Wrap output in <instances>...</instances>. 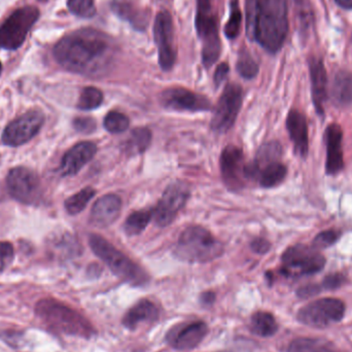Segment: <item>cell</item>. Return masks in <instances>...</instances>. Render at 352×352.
<instances>
[{"mask_svg": "<svg viewBox=\"0 0 352 352\" xmlns=\"http://www.w3.org/2000/svg\"><path fill=\"white\" fill-rule=\"evenodd\" d=\"M116 47L102 31L82 28L60 39L54 47L56 61L68 72L94 76L104 72L113 61Z\"/></svg>", "mask_w": 352, "mask_h": 352, "instance_id": "6da1fadb", "label": "cell"}, {"mask_svg": "<svg viewBox=\"0 0 352 352\" xmlns=\"http://www.w3.org/2000/svg\"><path fill=\"white\" fill-rule=\"evenodd\" d=\"M245 16L248 39L277 53L289 33L287 0H246Z\"/></svg>", "mask_w": 352, "mask_h": 352, "instance_id": "7a4b0ae2", "label": "cell"}, {"mask_svg": "<svg viewBox=\"0 0 352 352\" xmlns=\"http://www.w3.org/2000/svg\"><path fill=\"white\" fill-rule=\"evenodd\" d=\"M35 314L50 330L55 332L84 338L94 335V328L84 316L55 300L39 301L35 306Z\"/></svg>", "mask_w": 352, "mask_h": 352, "instance_id": "3957f363", "label": "cell"}, {"mask_svg": "<svg viewBox=\"0 0 352 352\" xmlns=\"http://www.w3.org/2000/svg\"><path fill=\"white\" fill-rule=\"evenodd\" d=\"M223 245L204 228H186L178 238L175 256L188 263H207L223 254Z\"/></svg>", "mask_w": 352, "mask_h": 352, "instance_id": "277c9868", "label": "cell"}, {"mask_svg": "<svg viewBox=\"0 0 352 352\" xmlns=\"http://www.w3.org/2000/svg\"><path fill=\"white\" fill-rule=\"evenodd\" d=\"M89 244L93 252L122 280L134 287H142L148 283V276L144 270L104 238L91 235Z\"/></svg>", "mask_w": 352, "mask_h": 352, "instance_id": "5b68a950", "label": "cell"}, {"mask_svg": "<svg viewBox=\"0 0 352 352\" xmlns=\"http://www.w3.org/2000/svg\"><path fill=\"white\" fill-rule=\"evenodd\" d=\"M197 34L202 41V63L205 68H210L219 58L221 52L217 16L212 10L211 0H197Z\"/></svg>", "mask_w": 352, "mask_h": 352, "instance_id": "8992f818", "label": "cell"}, {"mask_svg": "<svg viewBox=\"0 0 352 352\" xmlns=\"http://www.w3.org/2000/svg\"><path fill=\"white\" fill-rule=\"evenodd\" d=\"M38 18L39 10L34 6L14 10L0 26V47L8 51L19 49Z\"/></svg>", "mask_w": 352, "mask_h": 352, "instance_id": "52a82bcc", "label": "cell"}, {"mask_svg": "<svg viewBox=\"0 0 352 352\" xmlns=\"http://www.w3.org/2000/svg\"><path fill=\"white\" fill-rule=\"evenodd\" d=\"M318 250L304 244L291 246L283 254L281 272L285 276L298 277L320 272L326 265V258Z\"/></svg>", "mask_w": 352, "mask_h": 352, "instance_id": "ba28073f", "label": "cell"}, {"mask_svg": "<svg viewBox=\"0 0 352 352\" xmlns=\"http://www.w3.org/2000/svg\"><path fill=\"white\" fill-rule=\"evenodd\" d=\"M345 305L341 300L324 298L316 300L298 312V320L312 328L322 329L342 320Z\"/></svg>", "mask_w": 352, "mask_h": 352, "instance_id": "9c48e42d", "label": "cell"}, {"mask_svg": "<svg viewBox=\"0 0 352 352\" xmlns=\"http://www.w3.org/2000/svg\"><path fill=\"white\" fill-rule=\"evenodd\" d=\"M242 105V89L239 85L229 84L226 87L217 103L211 120V128L217 133L229 131L237 119Z\"/></svg>", "mask_w": 352, "mask_h": 352, "instance_id": "30bf717a", "label": "cell"}, {"mask_svg": "<svg viewBox=\"0 0 352 352\" xmlns=\"http://www.w3.org/2000/svg\"><path fill=\"white\" fill-rule=\"evenodd\" d=\"M188 197L190 188L186 182L177 180L169 184L153 212L157 226L166 227L170 225L182 207L186 205Z\"/></svg>", "mask_w": 352, "mask_h": 352, "instance_id": "8fae6325", "label": "cell"}, {"mask_svg": "<svg viewBox=\"0 0 352 352\" xmlns=\"http://www.w3.org/2000/svg\"><path fill=\"white\" fill-rule=\"evenodd\" d=\"M154 38L158 47L159 64L164 72L173 69L176 60L175 29L170 12L162 10L157 14Z\"/></svg>", "mask_w": 352, "mask_h": 352, "instance_id": "7c38bea8", "label": "cell"}, {"mask_svg": "<svg viewBox=\"0 0 352 352\" xmlns=\"http://www.w3.org/2000/svg\"><path fill=\"white\" fill-rule=\"evenodd\" d=\"M43 123L45 116L41 111H28L6 126L2 133V142L10 146H19L27 144L41 131Z\"/></svg>", "mask_w": 352, "mask_h": 352, "instance_id": "4fadbf2b", "label": "cell"}, {"mask_svg": "<svg viewBox=\"0 0 352 352\" xmlns=\"http://www.w3.org/2000/svg\"><path fill=\"white\" fill-rule=\"evenodd\" d=\"M8 192L12 198L24 204H32L41 198L38 176L26 167L12 169L6 176Z\"/></svg>", "mask_w": 352, "mask_h": 352, "instance_id": "5bb4252c", "label": "cell"}, {"mask_svg": "<svg viewBox=\"0 0 352 352\" xmlns=\"http://www.w3.org/2000/svg\"><path fill=\"white\" fill-rule=\"evenodd\" d=\"M160 101L165 109L173 111H207L210 101L202 95L184 88H170L162 92Z\"/></svg>", "mask_w": 352, "mask_h": 352, "instance_id": "9a60e30c", "label": "cell"}, {"mask_svg": "<svg viewBox=\"0 0 352 352\" xmlns=\"http://www.w3.org/2000/svg\"><path fill=\"white\" fill-rule=\"evenodd\" d=\"M243 153L236 146H228L221 153V171L226 186L232 190L242 188L246 178Z\"/></svg>", "mask_w": 352, "mask_h": 352, "instance_id": "2e32d148", "label": "cell"}, {"mask_svg": "<svg viewBox=\"0 0 352 352\" xmlns=\"http://www.w3.org/2000/svg\"><path fill=\"white\" fill-rule=\"evenodd\" d=\"M208 333V327L202 322L182 324L171 329L167 341L173 349L188 351L198 346Z\"/></svg>", "mask_w": 352, "mask_h": 352, "instance_id": "e0dca14e", "label": "cell"}, {"mask_svg": "<svg viewBox=\"0 0 352 352\" xmlns=\"http://www.w3.org/2000/svg\"><path fill=\"white\" fill-rule=\"evenodd\" d=\"M111 8L120 19L129 23L135 30L146 31L151 14L138 0H111Z\"/></svg>", "mask_w": 352, "mask_h": 352, "instance_id": "ac0fdd59", "label": "cell"}, {"mask_svg": "<svg viewBox=\"0 0 352 352\" xmlns=\"http://www.w3.org/2000/svg\"><path fill=\"white\" fill-rule=\"evenodd\" d=\"M343 132L340 126L331 124L326 130L324 140L327 146L326 173L329 175H338L344 168L342 152Z\"/></svg>", "mask_w": 352, "mask_h": 352, "instance_id": "d6986e66", "label": "cell"}, {"mask_svg": "<svg viewBox=\"0 0 352 352\" xmlns=\"http://www.w3.org/2000/svg\"><path fill=\"white\" fill-rule=\"evenodd\" d=\"M96 152V144L90 142H80L72 146L62 159V175L66 176L78 175L82 167L94 158Z\"/></svg>", "mask_w": 352, "mask_h": 352, "instance_id": "ffe728a7", "label": "cell"}, {"mask_svg": "<svg viewBox=\"0 0 352 352\" xmlns=\"http://www.w3.org/2000/svg\"><path fill=\"white\" fill-rule=\"evenodd\" d=\"M122 201L117 195L107 194L99 198L91 211V221L99 228L115 223L121 213Z\"/></svg>", "mask_w": 352, "mask_h": 352, "instance_id": "44dd1931", "label": "cell"}, {"mask_svg": "<svg viewBox=\"0 0 352 352\" xmlns=\"http://www.w3.org/2000/svg\"><path fill=\"white\" fill-rule=\"evenodd\" d=\"M309 69L314 107L318 115L324 116V103L328 99V76L324 61L318 58H312L309 62Z\"/></svg>", "mask_w": 352, "mask_h": 352, "instance_id": "7402d4cb", "label": "cell"}, {"mask_svg": "<svg viewBox=\"0 0 352 352\" xmlns=\"http://www.w3.org/2000/svg\"><path fill=\"white\" fill-rule=\"evenodd\" d=\"M287 128L295 153L302 158H306L309 151V138H308V126L303 113L296 109L289 111L287 119Z\"/></svg>", "mask_w": 352, "mask_h": 352, "instance_id": "603a6c76", "label": "cell"}, {"mask_svg": "<svg viewBox=\"0 0 352 352\" xmlns=\"http://www.w3.org/2000/svg\"><path fill=\"white\" fill-rule=\"evenodd\" d=\"M158 318L159 308L148 300H142L128 310L123 324L129 330H134L142 322H153Z\"/></svg>", "mask_w": 352, "mask_h": 352, "instance_id": "cb8c5ba5", "label": "cell"}, {"mask_svg": "<svg viewBox=\"0 0 352 352\" xmlns=\"http://www.w3.org/2000/svg\"><path fill=\"white\" fill-rule=\"evenodd\" d=\"M331 97L335 104L340 107H349L352 103V74L339 72L335 76L331 88Z\"/></svg>", "mask_w": 352, "mask_h": 352, "instance_id": "d4e9b609", "label": "cell"}, {"mask_svg": "<svg viewBox=\"0 0 352 352\" xmlns=\"http://www.w3.org/2000/svg\"><path fill=\"white\" fill-rule=\"evenodd\" d=\"M250 329L254 334L260 337H271L278 330L274 316L269 312L258 311L252 316Z\"/></svg>", "mask_w": 352, "mask_h": 352, "instance_id": "484cf974", "label": "cell"}, {"mask_svg": "<svg viewBox=\"0 0 352 352\" xmlns=\"http://www.w3.org/2000/svg\"><path fill=\"white\" fill-rule=\"evenodd\" d=\"M287 173V167L278 161V162H273L263 167L258 171L256 179L264 188H272V186L280 184L285 179Z\"/></svg>", "mask_w": 352, "mask_h": 352, "instance_id": "4316f807", "label": "cell"}, {"mask_svg": "<svg viewBox=\"0 0 352 352\" xmlns=\"http://www.w3.org/2000/svg\"><path fill=\"white\" fill-rule=\"evenodd\" d=\"M152 134L146 128H138L133 130L127 142V151L132 154H142L150 146Z\"/></svg>", "mask_w": 352, "mask_h": 352, "instance_id": "83f0119b", "label": "cell"}, {"mask_svg": "<svg viewBox=\"0 0 352 352\" xmlns=\"http://www.w3.org/2000/svg\"><path fill=\"white\" fill-rule=\"evenodd\" d=\"M95 196V190L92 188H82L80 192L74 194V196L69 197L65 201V208L69 214H78L82 212L87 205L90 202L91 199Z\"/></svg>", "mask_w": 352, "mask_h": 352, "instance_id": "f1b7e54d", "label": "cell"}, {"mask_svg": "<svg viewBox=\"0 0 352 352\" xmlns=\"http://www.w3.org/2000/svg\"><path fill=\"white\" fill-rule=\"evenodd\" d=\"M151 219H152V214L148 211L140 210L131 213L124 226L126 233L128 235H138L146 230Z\"/></svg>", "mask_w": 352, "mask_h": 352, "instance_id": "f546056e", "label": "cell"}, {"mask_svg": "<svg viewBox=\"0 0 352 352\" xmlns=\"http://www.w3.org/2000/svg\"><path fill=\"white\" fill-rule=\"evenodd\" d=\"M236 68H237V72H239L240 76L246 78V80H252V78H256L258 72V63L254 61L250 52L246 51L245 49L240 50Z\"/></svg>", "mask_w": 352, "mask_h": 352, "instance_id": "4dcf8cb0", "label": "cell"}, {"mask_svg": "<svg viewBox=\"0 0 352 352\" xmlns=\"http://www.w3.org/2000/svg\"><path fill=\"white\" fill-rule=\"evenodd\" d=\"M103 101V94L95 87H87L80 93L78 107L82 111H92L100 107Z\"/></svg>", "mask_w": 352, "mask_h": 352, "instance_id": "1f68e13d", "label": "cell"}, {"mask_svg": "<svg viewBox=\"0 0 352 352\" xmlns=\"http://www.w3.org/2000/svg\"><path fill=\"white\" fill-rule=\"evenodd\" d=\"M230 18L225 26V34L229 39L237 38L241 29L242 12L237 0H232Z\"/></svg>", "mask_w": 352, "mask_h": 352, "instance_id": "d6a6232c", "label": "cell"}, {"mask_svg": "<svg viewBox=\"0 0 352 352\" xmlns=\"http://www.w3.org/2000/svg\"><path fill=\"white\" fill-rule=\"evenodd\" d=\"M327 347L326 343L320 339L299 338L289 345L287 352H322Z\"/></svg>", "mask_w": 352, "mask_h": 352, "instance_id": "836d02e7", "label": "cell"}, {"mask_svg": "<svg viewBox=\"0 0 352 352\" xmlns=\"http://www.w3.org/2000/svg\"><path fill=\"white\" fill-rule=\"evenodd\" d=\"M129 119L124 113L111 111L104 119V128L113 134L123 133L129 127Z\"/></svg>", "mask_w": 352, "mask_h": 352, "instance_id": "e575fe53", "label": "cell"}, {"mask_svg": "<svg viewBox=\"0 0 352 352\" xmlns=\"http://www.w3.org/2000/svg\"><path fill=\"white\" fill-rule=\"evenodd\" d=\"M296 12L302 33H307L314 23V12L308 0H296Z\"/></svg>", "mask_w": 352, "mask_h": 352, "instance_id": "d590c367", "label": "cell"}, {"mask_svg": "<svg viewBox=\"0 0 352 352\" xmlns=\"http://www.w3.org/2000/svg\"><path fill=\"white\" fill-rule=\"evenodd\" d=\"M68 10L80 18H92L96 14L94 0H68Z\"/></svg>", "mask_w": 352, "mask_h": 352, "instance_id": "8d00e7d4", "label": "cell"}, {"mask_svg": "<svg viewBox=\"0 0 352 352\" xmlns=\"http://www.w3.org/2000/svg\"><path fill=\"white\" fill-rule=\"evenodd\" d=\"M341 233L336 230H328V231L322 232L318 234L314 240V248L316 250H322V248L332 246L336 243L340 238Z\"/></svg>", "mask_w": 352, "mask_h": 352, "instance_id": "74e56055", "label": "cell"}, {"mask_svg": "<svg viewBox=\"0 0 352 352\" xmlns=\"http://www.w3.org/2000/svg\"><path fill=\"white\" fill-rule=\"evenodd\" d=\"M14 258V246L10 242H0V272Z\"/></svg>", "mask_w": 352, "mask_h": 352, "instance_id": "f35d334b", "label": "cell"}, {"mask_svg": "<svg viewBox=\"0 0 352 352\" xmlns=\"http://www.w3.org/2000/svg\"><path fill=\"white\" fill-rule=\"evenodd\" d=\"M74 126L80 133H92L96 129V122L92 118H76Z\"/></svg>", "mask_w": 352, "mask_h": 352, "instance_id": "ab89813d", "label": "cell"}, {"mask_svg": "<svg viewBox=\"0 0 352 352\" xmlns=\"http://www.w3.org/2000/svg\"><path fill=\"white\" fill-rule=\"evenodd\" d=\"M345 278L343 275L341 274H331L324 278V283H322V287L327 289H335L340 287L341 285L344 283Z\"/></svg>", "mask_w": 352, "mask_h": 352, "instance_id": "60d3db41", "label": "cell"}, {"mask_svg": "<svg viewBox=\"0 0 352 352\" xmlns=\"http://www.w3.org/2000/svg\"><path fill=\"white\" fill-rule=\"evenodd\" d=\"M230 67L228 63H221L217 66V69L214 72V84L215 86H221L223 84V80L227 78L228 74H229Z\"/></svg>", "mask_w": 352, "mask_h": 352, "instance_id": "b9f144b4", "label": "cell"}, {"mask_svg": "<svg viewBox=\"0 0 352 352\" xmlns=\"http://www.w3.org/2000/svg\"><path fill=\"white\" fill-rule=\"evenodd\" d=\"M271 244L270 242L267 241L266 239L263 238H256L254 241L252 242V248L256 254H266L270 250Z\"/></svg>", "mask_w": 352, "mask_h": 352, "instance_id": "7bdbcfd3", "label": "cell"}, {"mask_svg": "<svg viewBox=\"0 0 352 352\" xmlns=\"http://www.w3.org/2000/svg\"><path fill=\"white\" fill-rule=\"evenodd\" d=\"M320 289H320V285H305V287H301V289L298 291V296H299L300 298H309L311 297V296L320 293Z\"/></svg>", "mask_w": 352, "mask_h": 352, "instance_id": "ee69618b", "label": "cell"}, {"mask_svg": "<svg viewBox=\"0 0 352 352\" xmlns=\"http://www.w3.org/2000/svg\"><path fill=\"white\" fill-rule=\"evenodd\" d=\"M339 6L345 10H352V0H335Z\"/></svg>", "mask_w": 352, "mask_h": 352, "instance_id": "f6af8a7d", "label": "cell"}, {"mask_svg": "<svg viewBox=\"0 0 352 352\" xmlns=\"http://www.w3.org/2000/svg\"><path fill=\"white\" fill-rule=\"evenodd\" d=\"M322 352H335V351H331V349H329V347H327V349H324V351H322Z\"/></svg>", "mask_w": 352, "mask_h": 352, "instance_id": "bcb514c9", "label": "cell"}, {"mask_svg": "<svg viewBox=\"0 0 352 352\" xmlns=\"http://www.w3.org/2000/svg\"><path fill=\"white\" fill-rule=\"evenodd\" d=\"M1 70H2V65H1V62H0V74H1Z\"/></svg>", "mask_w": 352, "mask_h": 352, "instance_id": "7dc6e473", "label": "cell"}, {"mask_svg": "<svg viewBox=\"0 0 352 352\" xmlns=\"http://www.w3.org/2000/svg\"><path fill=\"white\" fill-rule=\"evenodd\" d=\"M38 1H47V0H38Z\"/></svg>", "mask_w": 352, "mask_h": 352, "instance_id": "c3c4849f", "label": "cell"}]
</instances>
